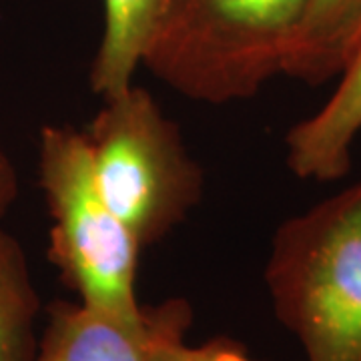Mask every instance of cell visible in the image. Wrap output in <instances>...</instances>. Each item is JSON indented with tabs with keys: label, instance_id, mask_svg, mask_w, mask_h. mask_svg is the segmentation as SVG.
I'll use <instances>...</instances> for the list:
<instances>
[{
	"label": "cell",
	"instance_id": "cell-1",
	"mask_svg": "<svg viewBox=\"0 0 361 361\" xmlns=\"http://www.w3.org/2000/svg\"><path fill=\"white\" fill-rule=\"evenodd\" d=\"M265 285L307 361H361V180L285 221Z\"/></svg>",
	"mask_w": 361,
	"mask_h": 361
},
{
	"label": "cell",
	"instance_id": "cell-2",
	"mask_svg": "<svg viewBox=\"0 0 361 361\" xmlns=\"http://www.w3.org/2000/svg\"><path fill=\"white\" fill-rule=\"evenodd\" d=\"M305 6L307 0H167L145 68L197 103L247 101L283 75Z\"/></svg>",
	"mask_w": 361,
	"mask_h": 361
},
{
	"label": "cell",
	"instance_id": "cell-3",
	"mask_svg": "<svg viewBox=\"0 0 361 361\" xmlns=\"http://www.w3.org/2000/svg\"><path fill=\"white\" fill-rule=\"evenodd\" d=\"M101 191L142 249L165 239L203 199V169L141 87L103 99L85 130Z\"/></svg>",
	"mask_w": 361,
	"mask_h": 361
},
{
	"label": "cell",
	"instance_id": "cell-4",
	"mask_svg": "<svg viewBox=\"0 0 361 361\" xmlns=\"http://www.w3.org/2000/svg\"><path fill=\"white\" fill-rule=\"evenodd\" d=\"M39 185L51 215L49 257L78 301L123 313L139 310L142 245L101 191L85 130H40Z\"/></svg>",
	"mask_w": 361,
	"mask_h": 361
},
{
	"label": "cell",
	"instance_id": "cell-5",
	"mask_svg": "<svg viewBox=\"0 0 361 361\" xmlns=\"http://www.w3.org/2000/svg\"><path fill=\"white\" fill-rule=\"evenodd\" d=\"M191 323L193 310L183 297L127 313L56 301L32 361H159L187 341Z\"/></svg>",
	"mask_w": 361,
	"mask_h": 361
},
{
	"label": "cell",
	"instance_id": "cell-6",
	"mask_svg": "<svg viewBox=\"0 0 361 361\" xmlns=\"http://www.w3.org/2000/svg\"><path fill=\"white\" fill-rule=\"evenodd\" d=\"M336 78L331 97L285 137V161L299 179L329 183L351 169L361 133V39Z\"/></svg>",
	"mask_w": 361,
	"mask_h": 361
},
{
	"label": "cell",
	"instance_id": "cell-7",
	"mask_svg": "<svg viewBox=\"0 0 361 361\" xmlns=\"http://www.w3.org/2000/svg\"><path fill=\"white\" fill-rule=\"evenodd\" d=\"M167 0H103V35L89 82L101 99L135 85L157 37Z\"/></svg>",
	"mask_w": 361,
	"mask_h": 361
},
{
	"label": "cell",
	"instance_id": "cell-8",
	"mask_svg": "<svg viewBox=\"0 0 361 361\" xmlns=\"http://www.w3.org/2000/svg\"><path fill=\"white\" fill-rule=\"evenodd\" d=\"M361 39V0H307L283 75L319 87L339 75Z\"/></svg>",
	"mask_w": 361,
	"mask_h": 361
},
{
	"label": "cell",
	"instance_id": "cell-9",
	"mask_svg": "<svg viewBox=\"0 0 361 361\" xmlns=\"http://www.w3.org/2000/svg\"><path fill=\"white\" fill-rule=\"evenodd\" d=\"M40 301L16 239L0 227V361H32Z\"/></svg>",
	"mask_w": 361,
	"mask_h": 361
},
{
	"label": "cell",
	"instance_id": "cell-10",
	"mask_svg": "<svg viewBox=\"0 0 361 361\" xmlns=\"http://www.w3.org/2000/svg\"><path fill=\"white\" fill-rule=\"evenodd\" d=\"M159 361H255L239 341L229 337H215L201 345L180 341L167 349Z\"/></svg>",
	"mask_w": 361,
	"mask_h": 361
},
{
	"label": "cell",
	"instance_id": "cell-11",
	"mask_svg": "<svg viewBox=\"0 0 361 361\" xmlns=\"http://www.w3.org/2000/svg\"><path fill=\"white\" fill-rule=\"evenodd\" d=\"M16 199V171L11 159L0 149V219L6 215Z\"/></svg>",
	"mask_w": 361,
	"mask_h": 361
}]
</instances>
